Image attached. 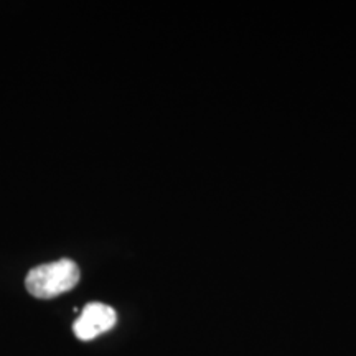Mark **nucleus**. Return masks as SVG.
<instances>
[{"label": "nucleus", "mask_w": 356, "mask_h": 356, "mask_svg": "<svg viewBox=\"0 0 356 356\" xmlns=\"http://www.w3.org/2000/svg\"><path fill=\"white\" fill-rule=\"evenodd\" d=\"M115 322H118V314L113 307L101 302H91L84 305L81 315L73 325V332L81 341H91L114 328Z\"/></svg>", "instance_id": "f03ea898"}, {"label": "nucleus", "mask_w": 356, "mask_h": 356, "mask_svg": "<svg viewBox=\"0 0 356 356\" xmlns=\"http://www.w3.org/2000/svg\"><path fill=\"white\" fill-rule=\"evenodd\" d=\"M79 267L71 259H60L33 267L25 279L26 291L37 299H53L78 286Z\"/></svg>", "instance_id": "f257e3e1"}]
</instances>
